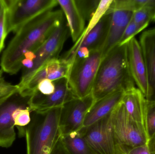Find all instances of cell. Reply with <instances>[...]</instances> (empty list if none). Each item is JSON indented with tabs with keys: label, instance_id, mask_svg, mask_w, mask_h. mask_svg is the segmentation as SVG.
<instances>
[{
	"label": "cell",
	"instance_id": "obj_1",
	"mask_svg": "<svg viewBox=\"0 0 155 154\" xmlns=\"http://www.w3.org/2000/svg\"><path fill=\"white\" fill-rule=\"evenodd\" d=\"M61 10L45 13L21 27L5 50L1 60V69L10 75L16 74L27 52H34L49 38L64 19Z\"/></svg>",
	"mask_w": 155,
	"mask_h": 154
},
{
	"label": "cell",
	"instance_id": "obj_2",
	"mask_svg": "<svg viewBox=\"0 0 155 154\" xmlns=\"http://www.w3.org/2000/svg\"><path fill=\"white\" fill-rule=\"evenodd\" d=\"M127 59V43L117 44L102 59L92 94L96 101L119 90L135 88Z\"/></svg>",
	"mask_w": 155,
	"mask_h": 154
},
{
	"label": "cell",
	"instance_id": "obj_3",
	"mask_svg": "<svg viewBox=\"0 0 155 154\" xmlns=\"http://www.w3.org/2000/svg\"><path fill=\"white\" fill-rule=\"evenodd\" d=\"M62 107L45 113L33 112L31 123L25 128L27 154H51L62 136Z\"/></svg>",
	"mask_w": 155,
	"mask_h": 154
},
{
	"label": "cell",
	"instance_id": "obj_4",
	"mask_svg": "<svg viewBox=\"0 0 155 154\" xmlns=\"http://www.w3.org/2000/svg\"><path fill=\"white\" fill-rule=\"evenodd\" d=\"M102 59V51L100 49L90 52L85 58L73 61L68 80L74 97L82 98L92 93Z\"/></svg>",
	"mask_w": 155,
	"mask_h": 154
},
{
	"label": "cell",
	"instance_id": "obj_5",
	"mask_svg": "<svg viewBox=\"0 0 155 154\" xmlns=\"http://www.w3.org/2000/svg\"><path fill=\"white\" fill-rule=\"evenodd\" d=\"M111 122L116 139L125 153L132 148L147 143L144 126L129 115L122 101L112 112Z\"/></svg>",
	"mask_w": 155,
	"mask_h": 154
},
{
	"label": "cell",
	"instance_id": "obj_6",
	"mask_svg": "<svg viewBox=\"0 0 155 154\" xmlns=\"http://www.w3.org/2000/svg\"><path fill=\"white\" fill-rule=\"evenodd\" d=\"M7 32L16 33L19 29L35 17L52 11L57 0H7Z\"/></svg>",
	"mask_w": 155,
	"mask_h": 154
},
{
	"label": "cell",
	"instance_id": "obj_7",
	"mask_svg": "<svg viewBox=\"0 0 155 154\" xmlns=\"http://www.w3.org/2000/svg\"><path fill=\"white\" fill-rule=\"evenodd\" d=\"M69 33L68 24L64 19L49 38L34 52L35 58L33 67L30 70H24L20 83L17 85L19 90L27 84L36 71L45 64L50 61L59 58V54Z\"/></svg>",
	"mask_w": 155,
	"mask_h": 154
},
{
	"label": "cell",
	"instance_id": "obj_8",
	"mask_svg": "<svg viewBox=\"0 0 155 154\" xmlns=\"http://www.w3.org/2000/svg\"><path fill=\"white\" fill-rule=\"evenodd\" d=\"M111 114L80 131L97 154H126L115 137L111 122Z\"/></svg>",
	"mask_w": 155,
	"mask_h": 154
},
{
	"label": "cell",
	"instance_id": "obj_9",
	"mask_svg": "<svg viewBox=\"0 0 155 154\" xmlns=\"http://www.w3.org/2000/svg\"><path fill=\"white\" fill-rule=\"evenodd\" d=\"M95 102L91 93L82 98L73 99L63 106L61 118L62 136L83 128L85 118Z\"/></svg>",
	"mask_w": 155,
	"mask_h": 154
},
{
	"label": "cell",
	"instance_id": "obj_10",
	"mask_svg": "<svg viewBox=\"0 0 155 154\" xmlns=\"http://www.w3.org/2000/svg\"><path fill=\"white\" fill-rule=\"evenodd\" d=\"M53 82L55 90L53 94L45 96L36 91L30 97L28 105L31 112L45 113L53 108L62 107L75 98L70 88L68 79L63 78Z\"/></svg>",
	"mask_w": 155,
	"mask_h": 154
},
{
	"label": "cell",
	"instance_id": "obj_11",
	"mask_svg": "<svg viewBox=\"0 0 155 154\" xmlns=\"http://www.w3.org/2000/svg\"><path fill=\"white\" fill-rule=\"evenodd\" d=\"M29 98L17 93L0 103V147L8 148L13 143L16 134L13 113L18 108L29 106Z\"/></svg>",
	"mask_w": 155,
	"mask_h": 154
},
{
	"label": "cell",
	"instance_id": "obj_12",
	"mask_svg": "<svg viewBox=\"0 0 155 154\" xmlns=\"http://www.w3.org/2000/svg\"><path fill=\"white\" fill-rule=\"evenodd\" d=\"M139 42L147 74V92L146 99L148 102L155 103V28L143 32Z\"/></svg>",
	"mask_w": 155,
	"mask_h": 154
},
{
	"label": "cell",
	"instance_id": "obj_13",
	"mask_svg": "<svg viewBox=\"0 0 155 154\" xmlns=\"http://www.w3.org/2000/svg\"><path fill=\"white\" fill-rule=\"evenodd\" d=\"M127 52L130 73L137 88L146 97L147 92L146 67L139 42L135 37L127 42Z\"/></svg>",
	"mask_w": 155,
	"mask_h": 154
},
{
	"label": "cell",
	"instance_id": "obj_14",
	"mask_svg": "<svg viewBox=\"0 0 155 154\" xmlns=\"http://www.w3.org/2000/svg\"><path fill=\"white\" fill-rule=\"evenodd\" d=\"M111 18V13L107 12L85 37L78 44H74L61 58L68 59L80 48H85L90 52L100 49L102 50L108 35Z\"/></svg>",
	"mask_w": 155,
	"mask_h": 154
},
{
	"label": "cell",
	"instance_id": "obj_15",
	"mask_svg": "<svg viewBox=\"0 0 155 154\" xmlns=\"http://www.w3.org/2000/svg\"><path fill=\"white\" fill-rule=\"evenodd\" d=\"M111 18L108 35L102 48L103 58L108 52L118 44L123 34L133 18L134 12L123 9H108Z\"/></svg>",
	"mask_w": 155,
	"mask_h": 154
},
{
	"label": "cell",
	"instance_id": "obj_16",
	"mask_svg": "<svg viewBox=\"0 0 155 154\" xmlns=\"http://www.w3.org/2000/svg\"><path fill=\"white\" fill-rule=\"evenodd\" d=\"M125 92L123 90L116 91L96 101L87 113L81 129L87 128L111 114L122 101Z\"/></svg>",
	"mask_w": 155,
	"mask_h": 154
},
{
	"label": "cell",
	"instance_id": "obj_17",
	"mask_svg": "<svg viewBox=\"0 0 155 154\" xmlns=\"http://www.w3.org/2000/svg\"><path fill=\"white\" fill-rule=\"evenodd\" d=\"M57 2L67 20L73 41L76 42L85 29V20L74 0H57Z\"/></svg>",
	"mask_w": 155,
	"mask_h": 154
},
{
	"label": "cell",
	"instance_id": "obj_18",
	"mask_svg": "<svg viewBox=\"0 0 155 154\" xmlns=\"http://www.w3.org/2000/svg\"><path fill=\"white\" fill-rule=\"evenodd\" d=\"M122 101L129 115L136 122L144 126L146 99L141 90L135 87L126 91Z\"/></svg>",
	"mask_w": 155,
	"mask_h": 154
},
{
	"label": "cell",
	"instance_id": "obj_19",
	"mask_svg": "<svg viewBox=\"0 0 155 154\" xmlns=\"http://www.w3.org/2000/svg\"><path fill=\"white\" fill-rule=\"evenodd\" d=\"M61 139L70 154H97L80 131L62 136Z\"/></svg>",
	"mask_w": 155,
	"mask_h": 154
},
{
	"label": "cell",
	"instance_id": "obj_20",
	"mask_svg": "<svg viewBox=\"0 0 155 154\" xmlns=\"http://www.w3.org/2000/svg\"><path fill=\"white\" fill-rule=\"evenodd\" d=\"M31 109L28 106L18 108L13 113L14 124L18 128L21 136H25V127L31 123Z\"/></svg>",
	"mask_w": 155,
	"mask_h": 154
},
{
	"label": "cell",
	"instance_id": "obj_21",
	"mask_svg": "<svg viewBox=\"0 0 155 154\" xmlns=\"http://www.w3.org/2000/svg\"><path fill=\"white\" fill-rule=\"evenodd\" d=\"M113 0H101L99 3L98 8L94 16L89 21L87 27H86L81 37L75 42V44L79 43L85 36L90 32V31L95 26L102 17L105 14L109 9Z\"/></svg>",
	"mask_w": 155,
	"mask_h": 154
},
{
	"label": "cell",
	"instance_id": "obj_22",
	"mask_svg": "<svg viewBox=\"0 0 155 154\" xmlns=\"http://www.w3.org/2000/svg\"><path fill=\"white\" fill-rule=\"evenodd\" d=\"M144 126L148 139L155 133V103H146L145 110Z\"/></svg>",
	"mask_w": 155,
	"mask_h": 154
},
{
	"label": "cell",
	"instance_id": "obj_23",
	"mask_svg": "<svg viewBox=\"0 0 155 154\" xmlns=\"http://www.w3.org/2000/svg\"><path fill=\"white\" fill-rule=\"evenodd\" d=\"M78 7L85 20L89 21L95 13L100 1H75Z\"/></svg>",
	"mask_w": 155,
	"mask_h": 154
},
{
	"label": "cell",
	"instance_id": "obj_24",
	"mask_svg": "<svg viewBox=\"0 0 155 154\" xmlns=\"http://www.w3.org/2000/svg\"><path fill=\"white\" fill-rule=\"evenodd\" d=\"M19 92V88L17 85H12L5 81L2 77H0V103L5 102Z\"/></svg>",
	"mask_w": 155,
	"mask_h": 154
},
{
	"label": "cell",
	"instance_id": "obj_25",
	"mask_svg": "<svg viewBox=\"0 0 155 154\" xmlns=\"http://www.w3.org/2000/svg\"><path fill=\"white\" fill-rule=\"evenodd\" d=\"M132 20L143 30L146 28L152 21L150 13L144 7L134 12Z\"/></svg>",
	"mask_w": 155,
	"mask_h": 154
},
{
	"label": "cell",
	"instance_id": "obj_26",
	"mask_svg": "<svg viewBox=\"0 0 155 154\" xmlns=\"http://www.w3.org/2000/svg\"><path fill=\"white\" fill-rule=\"evenodd\" d=\"M7 34V7L5 0H3L2 10L0 16V53L4 48L5 41Z\"/></svg>",
	"mask_w": 155,
	"mask_h": 154
},
{
	"label": "cell",
	"instance_id": "obj_27",
	"mask_svg": "<svg viewBox=\"0 0 155 154\" xmlns=\"http://www.w3.org/2000/svg\"><path fill=\"white\" fill-rule=\"evenodd\" d=\"M142 30L143 29L137 25L132 19L127 27L118 44L123 45L127 43L131 39L134 38L136 34Z\"/></svg>",
	"mask_w": 155,
	"mask_h": 154
},
{
	"label": "cell",
	"instance_id": "obj_28",
	"mask_svg": "<svg viewBox=\"0 0 155 154\" xmlns=\"http://www.w3.org/2000/svg\"><path fill=\"white\" fill-rule=\"evenodd\" d=\"M55 90V86L53 81L49 79L42 80L37 86L36 91L45 96L51 95Z\"/></svg>",
	"mask_w": 155,
	"mask_h": 154
},
{
	"label": "cell",
	"instance_id": "obj_29",
	"mask_svg": "<svg viewBox=\"0 0 155 154\" xmlns=\"http://www.w3.org/2000/svg\"><path fill=\"white\" fill-rule=\"evenodd\" d=\"M126 154H151L147 144L134 147L128 150Z\"/></svg>",
	"mask_w": 155,
	"mask_h": 154
},
{
	"label": "cell",
	"instance_id": "obj_30",
	"mask_svg": "<svg viewBox=\"0 0 155 154\" xmlns=\"http://www.w3.org/2000/svg\"><path fill=\"white\" fill-rule=\"evenodd\" d=\"M143 7L149 11L152 21L155 22V0H145Z\"/></svg>",
	"mask_w": 155,
	"mask_h": 154
},
{
	"label": "cell",
	"instance_id": "obj_31",
	"mask_svg": "<svg viewBox=\"0 0 155 154\" xmlns=\"http://www.w3.org/2000/svg\"><path fill=\"white\" fill-rule=\"evenodd\" d=\"M51 154H70L62 142L61 139L57 143Z\"/></svg>",
	"mask_w": 155,
	"mask_h": 154
},
{
	"label": "cell",
	"instance_id": "obj_32",
	"mask_svg": "<svg viewBox=\"0 0 155 154\" xmlns=\"http://www.w3.org/2000/svg\"><path fill=\"white\" fill-rule=\"evenodd\" d=\"M147 146L151 154H155V133L153 136L148 139Z\"/></svg>",
	"mask_w": 155,
	"mask_h": 154
},
{
	"label": "cell",
	"instance_id": "obj_33",
	"mask_svg": "<svg viewBox=\"0 0 155 154\" xmlns=\"http://www.w3.org/2000/svg\"><path fill=\"white\" fill-rule=\"evenodd\" d=\"M3 0H0V16L2 10Z\"/></svg>",
	"mask_w": 155,
	"mask_h": 154
},
{
	"label": "cell",
	"instance_id": "obj_34",
	"mask_svg": "<svg viewBox=\"0 0 155 154\" xmlns=\"http://www.w3.org/2000/svg\"><path fill=\"white\" fill-rule=\"evenodd\" d=\"M3 71L1 69H0V77H2V76L3 73Z\"/></svg>",
	"mask_w": 155,
	"mask_h": 154
}]
</instances>
